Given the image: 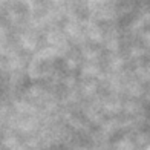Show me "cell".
I'll list each match as a JSON object with an SVG mask.
<instances>
[]
</instances>
